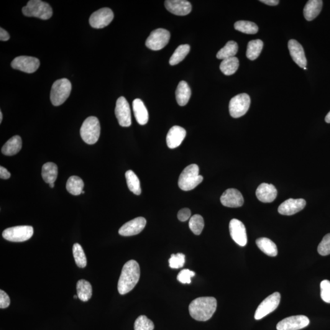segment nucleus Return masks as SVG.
<instances>
[{"mask_svg": "<svg viewBox=\"0 0 330 330\" xmlns=\"http://www.w3.org/2000/svg\"><path fill=\"white\" fill-rule=\"evenodd\" d=\"M39 60L32 56H18L11 63L12 68L28 73H35L39 68Z\"/></svg>", "mask_w": 330, "mask_h": 330, "instance_id": "11", "label": "nucleus"}, {"mask_svg": "<svg viewBox=\"0 0 330 330\" xmlns=\"http://www.w3.org/2000/svg\"><path fill=\"white\" fill-rule=\"evenodd\" d=\"M140 278V268L135 260H130L125 263L120 276L117 289L121 295H125L137 285Z\"/></svg>", "mask_w": 330, "mask_h": 330, "instance_id": "1", "label": "nucleus"}, {"mask_svg": "<svg viewBox=\"0 0 330 330\" xmlns=\"http://www.w3.org/2000/svg\"><path fill=\"white\" fill-rule=\"evenodd\" d=\"M325 120H326L327 123H330V111L327 114Z\"/></svg>", "mask_w": 330, "mask_h": 330, "instance_id": "49", "label": "nucleus"}, {"mask_svg": "<svg viewBox=\"0 0 330 330\" xmlns=\"http://www.w3.org/2000/svg\"><path fill=\"white\" fill-rule=\"evenodd\" d=\"M190 47L188 44L179 45L176 48L170 60V65L171 66L177 65L178 64L183 61L190 52Z\"/></svg>", "mask_w": 330, "mask_h": 330, "instance_id": "35", "label": "nucleus"}, {"mask_svg": "<svg viewBox=\"0 0 330 330\" xmlns=\"http://www.w3.org/2000/svg\"><path fill=\"white\" fill-rule=\"evenodd\" d=\"M321 296L325 302L330 303V281H322L321 283Z\"/></svg>", "mask_w": 330, "mask_h": 330, "instance_id": "42", "label": "nucleus"}, {"mask_svg": "<svg viewBox=\"0 0 330 330\" xmlns=\"http://www.w3.org/2000/svg\"><path fill=\"white\" fill-rule=\"evenodd\" d=\"M239 50L238 44L233 40L227 42L226 44L222 47L219 52L217 53V58L219 60H224L225 59L234 57V56L237 54Z\"/></svg>", "mask_w": 330, "mask_h": 330, "instance_id": "33", "label": "nucleus"}, {"mask_svg": "<svg viewBox=\"0 0 330 330\" xmlns=\"http://www.w3.org/2000/svg\"><path fill=\"white\" fill-rule=\"evenodd\" d=\"M195 275V273L188 269L181 271L178 275V280L183 284H190L191 279Z\"/></svg>", "mask_w": 330, "mask_h": 330, "instance_id": "43", "label": "nucleus"}, {"mask_svg": "<svg viewBox=\"0 0 330 330\" xmlns=\"http://www.w3.org/2000/svg\"><path fill=\"white\" fill-rule=\"evenodd\" d=\"M317 251L321 256L330 255V233L325 235L317 248Z\"/></svg>", "mask_w": 330, "mask_h": 330, "instance_id": "41", "label": "nucleus"}, {"mask_svg": "<svg viewBox=\"0 0 330 330\" xmlns=\"http://www.w3.org/2000/svg\"><path fill=\"white\" fill-rule=\"evenodd\" d=\"M191 211L188 208L180 210L178 214V218L181 221H186L190 218Z\"/></svg>", "mask_w": 330, "mask_h": 330, "instance_id": "45", "label": "nucleus"}, {"mask_svg": "<svg viewBox=\"0 0 330 330\" xmlns=\"http://www.w3.org/2000/svg\"><path fill=\"white\" fill-rule=\"evenodd\" d=\"M84 191H82V193H81V194H84Z\"/></svg>", "mask_w": 330, "mask_h": 330, "instance_id": "54", "label": "nucleus"}, {"mask_svg": "<svg viewBox=\"0 0 330 330\" xmlns=\"http://www.w3.org/2000/svg\"><path fill=\"white\" fill-rule=\"evenodd\" d=\"M133 110L138 124L143 125L147 123L149 113L142 100L140 99L134 100L133 102Z\"/></svg>", "mask_w": 330, "mask_h": 330, "instance_id": "24", "label": "nucleus"}, {"mask_svg": "<svg viewBox=\"0 0 330 330\" xmlns=\"http://www.w3.org/2000/svg\"><path fill=\"white\" fill-rule=\"evenodd\" d=\"M235 29L240 32L248 35L257 34L259 30L257 25L254 22L240 20L234 24Z\"/></svg>", "mask_w": 330, "mask_h": 330, "instance_id": "36", "label": "nucleus"}, {"mask_svg": "<svg viewBox=\"0 0 330 330\" xmlns=\"http://www.w3.org/2000/svg\"><path fill=\"white\" fill-rule=\"evenodd\" d=\"M191 89L185 81H181L179 83L176 91V98L180 106H185L190 99Z\"/></svg>", "mask_w": 330, "mask_h": 330, "instance_id": "25", "label": "nucleus"}, {"mask_svg": "<svg viewBox=\"0 0 330 330\" xmlns=\"http://www.w3.org/2000/svg\"><path fill=\"white\" fill-rule=\"evenodd\" d=\"M125 178H126L128 188H129L130 191L137 194V195H140L142 193L140 182L134 171L132 170L127 171L125 173Z\"/></svg>", "mask_w": 330, "mask_h": 330, "instance_id": "34", "label": "nucleus"}, {"mask_svg": "<svg viewBox=\"0 0 330 330\" xmlns=\"http://www.w3.org/2000/svg\"><path fill=\"white\" fill-rule=\"evenodd\" d=\"M280 300L281 295L279 293H275L268 296L257 307L255 313V319H261L274 311L280 304Z\"/></svg>", "mask_w": 330, "mask_h": 330, "instance_id": "10", "label": "nucleus"}, {"mask_svg": "<svg viewBox=\"0 0 330 330\" xmlns=\"http://www.w3.org/2000/svg\"><path fill=\"white\" fill-rule=\"evenodd\" d=\"M76 291L78 298L86 302L90 300L93 293V289L90 283L84 280H79L76 284Z\"/></svg>", "mask_w": 330, "mask_h": 330, "instance_id": "28", "label": "nucleus"}, {"mask_svg": "<svg viewBox=\"0 0 330 330\" xmlns=\"http://www.w3.org/2000/svg\"><path fill=\"white\" fill-rule=\"evenodd\" d=\"M42 176L46 183H55L58 176V166L54 163H45L42 168Z\"/></svg>", "mask_w": 330, "mask_h": 330, "instance_id": "29", "label": "nucleus"}, {"mask_svg": "<svg viewBox=\"0 0 330 330\" xmlns=\"http://www.w3.org/2000/svg\"><path fill=\"white\" fill-rule=\"evenodd\" d=\"M2 121V113L1 111H0V123H1Z\"/></svg>", "mask_w": 330, "mask_h": 330, "instance_id": "50", "label": "nucleus"}, {"mask_svg": "<svg viewBox=\"0 0 330 330\" xmlns=\"http://www.w3.org/2000/svg\"><path fill=\"white\" fill-rule=\"evenodd\" d=\"M263 47V43L261 40H251L248 43L247 57L252 61L257 60L261 53Z\"/></svg>", "mask_w": 330, "mask_h": 330, "instance_id": "32", "label": "nucleus"}, {"mask_svg": "<svg viewBox=\"0 0 330 330\" xmlns=\"http://www.w3.org/2000/svg\"><path fill=\"white\" fill-rule=\"evenodd\" d=\"M114 14L108 7H104L94 12L89 18V24L96 29H101L108 26L113 20Z\"/></svg>", "mask_w": 330, "mask_h": 330, "instance_id": "12", "label": "nucleus"}, {"mask_svg": "<svg viewBox=\"0 0 330 330\" xmlns=\"http://www.w3.org/2000/svg\"><path fill=\"white\" fill-rule=\"evenodd\" d=\"M257 246L265 255L275 257L278 255V248L274 242L268 238L262 237L257 240Z\"/></svg>", "mask_w": 330, "mask_h": 330, "instance_id": "27", "label": "nucleus"}, {"mask_svg": "<svg viewBox=\"0 0 330 330\" xmlns=\"http://www.w3.org/2000/svg\"><path fill=\"white\" fill-rule=\"evenodd\" d=\"M229 231L232 239L237 244L245 247L247 244L246 228L242 221L237 219H232L229 222Z\"/></svg>", "mask_w": 330, "mask_h": 330, "instance_id": "15", "label": "nucleus"}, {"mask_svg": "<svg viewBox=\"0 0 330 330\" xmlns=\"http://www.w3.org/2000/svg\"><path fill=\"white\" fill-rule=\"evenodd\" d=\"M11 303L9 296L4 291H0V308L4 309L7 308Z\"/></svg>", "mask_w": 330, "mask_h": 330, "instance_id": "44", "label": "nucleus"}, {"mask_svg": "<svg viewBox=\"0 0 330 330\" xmlns=\"http://www.w3.org/2000/svg\"><path fill=\"white\" fill-rule=\"evenodd\" d=\"M306 202L303 199H289L278 207V212L283 216H293L302 211Z\"/></svg>", "mask_w": 330, "mask_h": 330, "instance_id": "18", "label": "nucleus"}, {"mask_svg": "<svg viewBox=\"0 0 330 330\" xmlns=\"http://www.w3.org/2000/svg\"><path fill=\"white\" fill-rule=\"evenodd\" d=\"M154 324L146 316H140L135 322V330H153Z\"/></svg>", "mask_w": 330, "mask_h": 330, "instance_id": "39", "label": "nucleus"}, {"mask_svg": "<svg viewBox=\"0 0 330 330\" xmlns=\"http://www.w3.org/2000/svg\"><path fill=\"white\" fill-rule=\"evenodd\" d=\"M186 130L178 125L171 128L166 136V143L170 149H175L181 145L186 137Z\"/></svg>", "mask_w": 330, "mask_h": 330, "instance_id": "21", "label": "nucleus"}, {"mask_svg": "<svg viewBox=\"0 0 330 330\" xmlns=\"http://www.w3.org/2000/svg\"><path fill=\"white\" fill-rule=\"evenodd\" d=\"M10 177H11V173L6 168L2 167L1 166L0 167V178L2 179H8Z\"/></svg>", "mask_w": 330, "mask_h": 330, "instance_id": "46", "label": "nucleus"}, {"mask_svg": "<svg viewBox=\"0 0 330 330\" xmlns=\"http://www.w3.org/2000/svg\"><path fill=\"white\" fill-rule=\"evenodd\" d=\"M170 39V32L163 28H158L150 33L146 41V45L150 50L158 51L164 48Z\"/></svg>", "mask_w": 330, "mask_h": 330, "instance_id": "9", "label": "nucleus"}, {"mask_svg": "<svg viewBox=\"0 0 330 330\" xmlns=\"http://www.w3.org/2000/svg\"><path fill=\"white\" fill-rule=\"evenodd\" d=\"M303 69H304V70H306L307 68H303Z\"/></svg>", "mask_w": 330, "mask_h": 330, "instance_id": "53", "label": "nucleus"}, {"mask_svg": "<svg viewBox=\"0 0 330 330\" xmlns=\"http://www.w3.org/2000/svg\"><path fill=\"white\" fill-rule=\"evenodd\" d=\"M260 1L269 6H276L280 2L278 0H260Z\"/></svg>", "mask_w": 330, "mask_h": 330, "instance_id": "48", "label": "nucleus"}, {"mask_svg": "<svg viewBox=\"0 0 330 330\" xmlns=\"http://www.w3.org/2000/svg\"><path fill=\"white\" fill-rule=\"evenodd\" d=\"M204 227V221L200 215H194L189 221V227L195 235H200Z\"/></svg>", "mask_w": 330, "mask_h": 330, "instance_id": "38", "label": "nucleus"}, {"mask_svg": "<svg viewBox=\"0 0 330 330\" xmlns=\"http://www.w3.org/2000/svg\"><path fill=\"white\" fill-rule=\"evenodd\" d=\"M73 298H75V299H76V298H78V296L77 295H75L73 296Z\"/></svg>", "mask_w": 330, "mask_h": 330, "instance_id": "52", "label": "nucleus"}, {"mask_svg": "<svg viewBox=\"0 0 330 330\" xmlns=\"http://www.w3.org/2000/svg\"><path fill=\"white\" fill-rule=\"evenodd\" d=\"M147 220L143 217L130 220L125 223L119 230V234L122 236H132L140 234L144 229Z\"/></svg>", "mask_w": 330, "mask_h": 330, "instance_id": "17", "label": "nucleus"}, {"mask_svg": "<svg viewBox=\"0 0 330 330\" xmlns=\"http://www.w3.org/2000/svg\"><path fill=\"white\" fill-rule=\"evenodd\" d=\"M72 84L68 79L62 78L55 81L51 89V102L54 106H61L70 96Z\"/></svg>", "mask_w": 330, "mask_h": 330, "instance_id": "5", "label": "nucleus"}, {"mask_svg": "<svg viewBox=\"0 0 330 330\" xmlns=\"http://www.w3.org/2000/svg\"><path fill=\"white\" fill-rule=\"evenodd\" d=\"M217 306V301L214 297H199L191 301L189 305V313L196 321L205 322L213 316Z\"/></svg>", "mask_w": 330, "mask_h": 330, "instance_id": "2", "label": "nucleus"}, {"mask_svg": "<svg viewBox=\"0 0 330 330\" xmlns=\"http://www.w3.org/2000/svg\"><path fill=\"white\" fill-rule=\"evenodd\" d=\"M83 187V181L78 176H71L69 178L67 183H66V189H67L68 192L73 194V195H80V194L82 193Z\"/></svg>", "mask_w": 330, "mask_h": 330, "instance_id": "31", "label": "nucleus"}, {"mask_svg": "<svg viewBox=\"0 0 330 330\" xmlns=\"http://www.w3.org/2000/svg\"><path fill=\"white\" fill-rule=\"evenodd\" d=\"M22 147V140L21 137L19 135H15L5 143L2 147L1 152L5 155H14L21 150Z\"/></svg>", "mask_w": 330, "mask_h": 330, "instance_id": "26", "label": "nucleus"}, {"mask_svg": "<svg viewBox=\"0 0 330 330\" xmlns=\"http://www.w3.org/2000/svg\"><path fill=\"white\" fill-rule=\"evenodd\" d=\"M73 256L76 264L78 267L84 268L87 265V260L85 254L81 245L78 244L73 245Z\"/></svg>", "mask_w": 330, "mask_h": 330, "instance_id": "37", "label": "nucleus"}, {"mask_svg": "<svg viewBox=\"0 0 330 330\" xmlns=\"http://www.w3.org/2000/svg\"><path fill=\"white\" fill-rule=\"evenodd\" d=\"M115 114L119 124L127 127L132 124L131 111L129 103L124 97H120L116 102Z\"/></svg>", "mask_w": 330, "mask_h": 330, "instance_id": "13", "label": "nucleus"}, {"mask_svg": "<svg viewBox=\"0 0 330 330\" xmlns=\"http://www.w3.org/2000/svg\"><path fill=\"white\" fill-rule=\"evenodd\" d=\"M22 12L25 16L48 20L52 17L53 10L49 4L40 0H31L27 6L23 7Z\"/></svg>", "mask_w": 330, "mask_h": 330, "instance_id": "4", "label": "nucleus"}, {"mask_svg": "<svg viewBox=\"0 0 330 330\" xmlns=\"http://www.w3.org/2000/svg\"><path fill=\"white\" fill-rule=\"evenodd\" d=\"M185 255L183 253H178L177 255L173 254L169 259L170 267L171 268H178L183 267L185 262Z\"/></svg>", "mask_w": 330, "mask_h": 330, "instance_id": "40", "label": "nucleus"}, {"mask_svg": "<svg viewBox=\"0 0 330 330\" xmlns=\"http://www.w3.org/2000/svg\"><path fill=\"white\" fill-rule=\"evenodd\" d=\"M309 324V320L305 316L298 315L287 317L278 322L277 330H299L305 328Z\"/></svg>", "mask_w": 330, "mask_h": 330, "instance_id": "14", "label": "nucleus"}, {"mask_svg": "<svg viewBox=\"0 0 330 330\" xmlns=\"http://www.w3.org/2000/svg\"><path fill=\"white\" fill-rule=\"evenodd\" d=\"M49 185L51 188H53L55 186V183H51L49 184Z\"/></svg>", "mask_w": 330, "mask_h": 330, "instance_id": "51", "label": "nucleus"}, {"mask_svg": "<svg viewBox=\"0 0 330 330\" xmlns=\"http://www.w3.org/2000/svg\"><path fill=\"white\" fill-rule=\"evenodd\" d=\"M34 233L33 227L30 226H18L9 227L2 232L4 239L12 242H23L29 240Z\"/></svg>", "mask_w": 330, "mask_h": 330, "instance_id": "7", "label": "nucleus"}, {"mask_svg": "<svg viewBox=\"0 0 330 330\" xmlns=\"http://www.w3.org/2000/svg\"><path fill=\"white\" fill-rule=\"evenodd\" d=\"M277 194V190L274 185L266 183L260 184L256 192L257 199L264 203H272L276 199Z\"/></svg>", "mask_w": 330, "mask_h": 330, "instance_id": "22", "label": "nucleus"}, {"mask_svg": "<svg viewBox=\"0 0 330 330\" xmlns=\"http://www.w3.org/2000/svg\"><path fill=\"white\" fill-rule=\"evenodd\" d=\"M203 176L199 175V166L191 164L186 167L179 176L178 185L183 191H190L195 188L203 181Z\"/></svg>", "mask_w": 330, "mask_h": 330, "instance_id": "3", "label": "nucleus"}, {"mask_svg": "<svg viewBox=\"0 0 330 330\" xmlns=\"http://www.w3.org/2000/svg\"><path fill=\"white\" fill-rule=\"evenodd\" d=\"M221 203L225 207L237 208L243 206L244 199L241 193L235 188L227 189L220 198Z\"/></svg>", "mask_w": 330, "mask_h": 330, "instance_id": "16", "label": "nucleus"}, {"mask_svg": "<svg viewBox=\"0 0 330 330\" xmlns=\"http://www.w3.org/2000/svg\"><path fill=\"white\" fill-rule=\"evenodd\" d=\"M251 99L247 94H238L231 100L229 102V109L230 114L234 118H239L244 116L249 110Z\"/></svg>", "mask_w": 330, "mask_h": 330, "instance_id": "8", "label": "nucleus"}, {"mask_svg": "<svg viewBox=\"0 0 330 330\" xmlns=\"http://www.w3.org/2000/svg\"><path fill=\"white\" fill-rule=\"evenodd\" d=\"M10 38L9 33L4 30L3 28H0V40L1 41H7Z\"/></svg>", "mask_w": 330, "mask_h": 330, "instance_id": "47", "label": "nucleus"}, {"mask_svg": "<svg viewBox=\"0 0 330 330\" xmlns=\"http://www.w3.org/2000/svg\"><path fill=\"white\" fill-rule=\"evenodd\" d=\"M165 6L171 13L180 16L190 14L192 9L190 2L185 0H167Z\"/></svg>", "mask_w": 330, "mask_h": 330, "instance_id": "19", "label": "nucleus"}, {"mask_svg": "<svg viewBox=\"0 0 330 330\" xmlns=\"http://www.w3.org/2000/svg\"><path fill=\"white\" fill-rule=\"evenodd\" d=\"M239 67V59L236 57H232L222 60L220 66V70L225 75L230 76L236 73Z\"/></svg>", "mask_w": 330, "mask_h": 330, "instance_id": "30", "label": "nucleus"}, {"mask_svg": "<svg viewBox=\"0 0 330 330\" xmlns=\"http://www.w3.org/2000/svg\"><path fill=\"white\" fill-rule=\"evenodd\" d=\"M288 48L294 62L301 68H306L307 60L302 45L296 40L291 39L288 42Z\"/></svg>", "mask_w": 330, "mask_h": 330, "instance_id": "20", "label": "nucleus"}, {"mask_svg": "<svg viewBox=\"0 0 330 330\" xmlns=\"http://www.w3.org/2000/svg\"><path fill=\"white\" fill-rule=\"evenodd\" d=\"M101 135V125L96 117L90 116L84 120L80 129V135L84 142L94 145Z\"/></svg>", "mask_w": 330, "mask_h": 330, "instance_id": "6", "label": "nucleus"}, {"mask_svg": "<svg viewBox=\"0 0 330 330\" xmlns=\"http://www.w3.org/2000/svg\"><path fill=\"white\" fill-rule=\"evenodd\" d=\"M323 1L321 0H309L304 7V18L308 21H312L318 16L321 12Z\"/></svg>", "mask_w": 330, "mask_h": 330, "instance_id": "23", "label": "nucleus"}]
</instances>
